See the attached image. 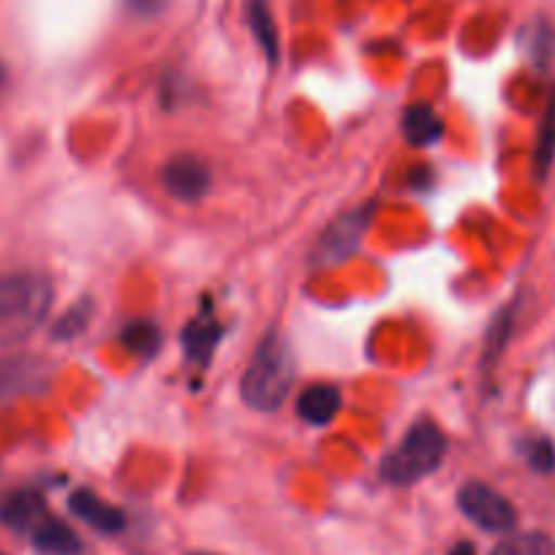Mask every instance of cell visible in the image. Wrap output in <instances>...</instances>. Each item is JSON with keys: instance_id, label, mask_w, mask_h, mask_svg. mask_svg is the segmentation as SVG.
<instances>
[{"instance_id": "obj_1", "label": "cell", "mask_w": 555, "mask_h": 555, "mask_svg": "<svg viewBox=\"0 0 555 555\" xmlns=\"http://www.w3.org/2000/svg\"><path fill=\"white\" fill-rule=\"evenodd\" d=\"M295 351H292L289 340L284 333L270 330L250 354L243 382H240L243 403L248 409L261 411V414L281 409L289 398L292 387H295Z\"/></svg>"}, {"instance_id": "obj_24", "label": "cell", "mask_w": 555, "mask_h": 555, "mask_svg": "<svg viewBox=\"0 0 555 555\" xmlns=\"http://www.w3.org/2000/svg\"><path fill=\"white\" fill-rule=\"evenodd\" d=\"M191 555H216V553H191Z\"/></svg>"}, {"instance_id": "obj_12", "label": "cell", "mask_w": 555, "mask_h": 555, "mask_svg": "<svg viewBox=\"0 0 555 555\" xmlns=\"http://www.w3.org/2000/svg\"><path fill=\"white\" fill-rule=\"evenodd\" d=\"M30 542H34L36 553L41 555H79L82 553V539L74 531L72 526H66L63 520L55 517H47L30 533Z\"/></svg>"}, {"instance_id": "obj_8", "label": "cell", "mask_w": 555, "mask_h": 555, "mask_svg": "<svg viewBox=\"0 0 555 555\" xmlns=\"http://www.w3.org/2000/svg\"><path fill=\"white\" fill-rule=\"evenodd\" d=\"M68 509L85 526H90L99 533H120L126 528V515L115 504H109V501H104L88 488L74 490L72 499H68Z\"/></svg>"}, {"instance_id": "obj_4", "label": "cell", "mask_w": 555, "mask_h": 555, "mask_svg": "<svg viewBox=\"0 0 555 555\" xmlns=\"http://www.w3.org/2000/svg\"><path fill=\"white\" fill-rule=\"evenodd\" d=\"M373 216H376V205H360L354 210H346L344 216L335 218L322 234H319L317 245L311 250V264L317 267H333L340 264L344 259L354 256L360 250L365 232L371 229Z\"/></svg>"}, {"instance_id": "obj_21", "label": "cell", "mask_w": 555, "mask_h": 555, "mask_svg": "<svg viewBox=\"0 0 555 555\" xmlns=\"http://www.w3.org/2000/svg\"><path fill=\"white\" fill-rule=\"evenodd\" d=\"M169 0H122V9L133 20H156L158 14L167 12Z\"/></svg>"}, {"instance_id": "obj_22", "label": "cell", "mask_w": 555, "mask_h": 555, "mask_svg": "<svg viewBox=\"0 0 555 555\" xmlns=\"http://www.w3.org/2000/svg\"><path fill=\"white\" fill-rule=\"evenodd\" d=\"M447 555H477V547L472 542H457Z\"/></svg>"}, {"instance_id": "obj_11", "label": "cell", "mask_w": 555, "mask_h": 555, "mask_svg": "<svg viewBox=\"0 0 555 555\" xmlns=\"http://www.w3.org/2000/svg\"><path fill=\"white\" fill-rule=\"evenodd\" d=\"M47 517H50L47 515V504L36 490H17L0 504V522L12 528V531L34 533V528Z\"/></svg>"}, {"instance_id": "obj_2", "label": "cell", "mask_w": 555, "mask_h": 555, "mask_svg": "<svg viewBox=\"0 0 555 555\" xmlns=\"http://www.w3.org/2000/svg\"><path fill=\"white\" fill-rule=\"evenodd\" d=\"M55 302V286L39 272L0 275V340L17 344L47 322Z\"/></svg>"}, {"instance_id": "obj_10", "label": "cell", "mask_w": 555, "mask_h": 555, "mask_svg": "<svg viewBox=\"0 0 555 555\" xmlns=\"http://www.w3.org/2000/svg\"><path fill=\"white\" fill-rule=\"evenodd\" d=\"M223 327L216 317H196L185 324L180 344H183L185 360L194 362L196 367H207V362L216 354L218 344H221Z\"/></svg>"}, {"instance_id": "obj_23", "label": "cell", "mask_w": 555, "mask_h": 555, "mask_svg": "<svg viewBox=\"0 0 555 555\" xmlns=\"http://www.w3.org/2000/svg\"><path fill=\"white\" fill-rule=\"evenodd\" d=\"M3 79H7V72H3V66H0V88H3Z\"/></svg>"}, {"instance_id": "obj_7", "label": "cell", "mask_w": 555, "mask_h": 555, "mask_svg": "<svg viewBox=\"0 0 555 555\" xmlns=\"http://www.w3.org/2000/svg\"><path fill=\"white\" fill-rule=\"evenodd\" d=\"M47 373H50V367L39 357H7V360H0V403L39 389L41 384H47Z\"/></svg>"}, {"instance_id": "obj_20", "label": "cell", "mask_w": 555, "mask_h": 555, "mask_svg": "<svg viewBox=\"0 0 555 555\" xmlns=\"http://www.w3.org/2000/svg\"><path fill=\"white\" fill-rule=\"evenodd\" d=\"M526 461L533 472L553 474L555 472V444L547 436H537L526 444Z\"/></svg>"}, {"instance_id": "obj_6", "label": "cell", "mask_w": 555, "mask_h": 555, "mask_svg": "<svg viewBox=\"0 0 555 555\" xmlns=\"http://www.w3.org/2000/svg\"><path fill=\"white\" fill-rule=\"evenodd\" d=\"M162 183L169 196L180 202H199L210 194L212 172L205 158L194 153H180L169 158L162 169Z\"/></svg>"}, {"instance_id": "obj_14", "label": "cell", "mask_w": 555, "mask_h": 555, "mask_svg": "<svg viewBox=\"0 0 555 555\" xmlns=\"http://www.w3.org/2000/svg\"><path fill=\"white\" fill-rule=\"evenodd\" d=\"M248 25L254 30V39L259 44L261 55L267 57L270 66L281 61V39H278L275 20H272L267 0H248Z\"/></svg>"}, {"instance_id": "obj_18", "label": "cell", "mask_w": 555, "mask_h": 555, "mask_svg": "<svg viewBox=\"0 0 555 555\" xmlns=\"http://www.w3.org/2000/svg\"><path fill=\"white\" fill-rule=\"evenodd\" d=\"M120 340L128 351H133V354L142 357V360H151V357H156L158 349H162V330L153 322L139 319V322L126 324V330L120 333Z\"/></svg>"}, {"instance_id": "obj_5", "label": "cell", "mask_w": 555, "mask_h": 555, "mask_svg": "<svg viewBox=\"0 0 555 555\" xmlns=\"http://www.w3.org/2000/svg\"><path fill=\"white\" fill-rule=\"evenodd\" d=\"M457 506L477 528L488 533H512L517 526V509L506 495L485 482H466L457 490Z\"/></svg>"}, {"instance_id": "obj_19", "label": "cell", "mask_w": 555, "mask_h": 555, "mask_svg": "<svg viewBox=\"0 0 555 555\" xmlns=\"http://www.w3.org/2000/svg\"><path fill=\"white\" fill-rule=\"evenodd\" d=\"M90 317H93V302H90L88 297L79 302H74V306L68 308V311L55 322V327H52V338L74 340L77 335H82L85 330H88Z\"/></svg>"}, {"instance_id": "obj_16", "label": "cell", "mask_w": 555, "mask_h": 555, "mask_svg": "<svg viewBox=\"0 0 555 555\" xmlns=\"http://www.w3.org/2000/svg\"><path fill=\"white\" fill-rule=\"evenodd\" d=\"M490 555H555V539L542 531L509 533L490 550Z\"/></svg>"}, {"instance_id": "obj_13", "label": "cell", "mask_w": 555, "mask_h": 555, "mask_svg": "<svg viewBox=\"0 0 555 555\" xmlns=\"http://www.w3.org/2000/svg\"><path fill=\"white\" fill-rule=\"evenodd\" d=\"M403 137L414 147H434L444 137V122L430 104H414L403 112Z\"/></svg>"}, {"instance_id": "obj_17", "label": "cell", "mask_w": 555, "mask_h": 555, "mask_svg": "<svg viewBox=\"0 0 555 555\" xmlns=\"http://www.w3.org/2000/svg\"><path fill=\"white\" fill-rule=\"evenodd\" d=\"M553 162H555V93L553 99H550L547 109H544L542 120H539L537 151H533V172H537L539 180L547 178Z\"/></svg>"}, {"instance_id": "obj_3", "label": "cell", "mask_w": 555, "mask_h": 555, "mask_svg": "<svg viewBox=\"0 0 555 555\" xmlns=\"http://www.w3.org/2000/svg\"><path fill=\"white\" fill-rule=\"evenodd\" d=\"M447 457V436L434 420H416L400 444L384 457L382 477L395 488L416 485L436 474Z\"/></svg>"}, {"instance_id": "obj_9", "label": "cell", "mask_w": 555, "mask_h": 555, "mask_svg": "<svg viewBox=\"0 0 555 555\" xmlns=\"http://www.w3.org/2000/svg\"><path fill=\"white\" fill-rule=\"evenodd\" d=\"M297 416L308 425H330L338 416L340 405H344V395L335 384H308L300 395H297Z\"/></svg>"}, {"instance_id": "obj_15", "label": "cell", "mask_w": 555, "mask_h": 555, "mask_svg": "<svg viewBox=\"0 0 555 555\" xmlns=\"http://www.w3.org/2000/svg\"><path fill=\"white\" fill-rule=\"evenodd\" d=\"M515 311H517V302H512V306L501 308V311L493 317V324H490L488 330V338H485L482 367H493L495 362L501 360V354H504L506 344H509L512 338V330H515Z\"/></svg>"}]
</instances>
